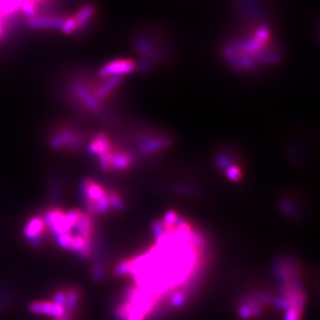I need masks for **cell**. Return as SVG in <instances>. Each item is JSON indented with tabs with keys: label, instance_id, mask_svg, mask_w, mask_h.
<instances>
[{
	"label": "cell",
	"instance_id": "obj_6",
	"mask_svg": "<svg viewBox=\"0 0 320 320\" xmlns=\"http://www.w3.org/2000/svg\"><path fill=\"white\" fill-rule=\"evenodd\" d=\"M72 92L76 99H78L83 104V106H85L87 109H89L91 112H99L101 110L100 102L95 99L92 91H90L87 88V86L83 84L82 82L73 83Z\"/></svg>",
	"mask_w": 320,
	"mask_h": 320
},
{
	"label": "cell",
	"instance_id": "obj_1",
	"mask_svg": "<svg viewBox=\"0 0 320 320\" xmlns=\"http://www.w3.org/2000/svg\"><path fill=\"white\" fill-rule=\"evenodd\" d=\"M154 243L115 269L126 279L118 320H156L184 307L200 287L211 252L204 234L170 211L154 224Z\"/></svg>",
	"mask_w": 320,
	"mask_h": 320
},
{
	"label": "cell",
	"instance_id": "obj_13",
	"mask_svg": "<svg viewBox=\"0 0 320 320\" xmlns=\"http://www.w3.org/2000/svg\"><path fill=\"white\" fill-rule=\"evenodd\" d=\"M171 141L169 139L164 138H151L146 139L140 145V151L143 155H152L158 150L164 149L170 145Z\"/></svg>",
	"mask_w": 320,
	"mask_h": 320
},
{
	"label": "cell",
	"instance_id": "obj_2",
	"mask_svg": "<svg viewBox=\"0 0 320 320\" xmlns=\"http://www.w3.org/2000/svg\"><path fill=\"white\" fill-rule=\"evenodd\" d=\"M274 274L279 283L274 307L283 312V320H303L307 297L298 262L290 257H281L275 264Z\"/></svg>",
	"mask_w": 320,
	"mask_h": 320
},
{
	"label": "cell",
	"instance_id": "obj_5",
	"mask_svg": "<svg viewBox=\"0 0 320 320\" xmlns=\"http://www.w3.org/2000/svg\"><path fill=\"white\" fill-rule=\"evenodd\" d=\"M46 231L47 229L43 219L34 217L27 223L24 229V236L34 247H40L44 242V234Z\"/></svg>",
	"mask_w": 320,
	"mask_h": 320
},
{
	"label": "cell",
	"instance_id": "obj_15",
	"mask_svg": "<svg viewBox=\"0 0 320 320\" xmlns=\"http://www.w3.org/2000/svg\"><path fill=\"white\" fill-rule=\"evenodd\" d=\"M107 195L109 198V202L112 211H121L124 208V202L122 198L119 196V194L113 191H107Z\"/></svg>",
	"mask_w": 320,
	"mask_h": 320
},
{
	"label": "cell",
	"instance_id": "obj_12",
	"mask_svg": "<svg viewBox=\"0 0 320 320\" xmlns=\"http://www.w3.org/2000/svg\"><path fill=\"white\" fill-rule=\"evenodd\" d=\"M120 82H121L120 77L107 78V81H105L103 84L97 86L92 93L97 101L102 102L106 100L107 97L116 89V87L120 84Z\"/></svg>",
	"mask_w": 320,
	"mask_h": 320
},
{
	"label": "cell",
	"instance_id": "obj_19",
	"mask_svg": "<svg viewBox=\"0 0 320 320\" xmlns=\"http://www.w3.org/2000/svg\"><path fill=\"white\" fill-rule=\"evenodd\" d=\"M11 301H12V294L9 290L0 291V313H2L5 310V307H7Z\"/></svg>",
	"mask_w": 320,
	"mask_h": 320
},
{
	"label": "cell",
	"instance_id": "obj_14",
	"mask_svg": "<svg viewBox=\"0 0 320 320\" xmlns=\"http://www.w3.org/2000/svg\"><path fill=\"white\" fill-rule=\"evenodd\" d=\"M95 10L96 8L93 6V5H85V6H83L81 7L78 11L76 15L74 16V19L76 20L77 22V25H78V29L80 28H83V27L88 25V22L89 20L93 17V15L95 13Z\"/></svg>",
	"mask_w": 320,
	"mask_h": 320
},
{
	"label": "cell",
	"instance_id": "obj_16",
	"mask_svg": "<svg viewBox=\"0 0 320 320\" xmlns=\"http://www.w3.org/2000/svg\"><path fill=\"white\" fill-rule=\"evenodd\" d=\"M225 174L229 180H231V182H234V183L240 182V180L242 179V176H243V172H242L240 167L238 165H234V164H231L229 167H227V168L225 169Z\"/></svg>",
	"mask_w": 320,
	"mask_h": 320
},
{
	"label": "cell",
	"instance_id": "obj_18",
	"mask_svg": "<svg viewBox=\"0 0 320 320\" xmlns=\"http://www.w3.org/2000/svg\"><path fill=\"white\" fill-rule=\"evenodd\" d=\"M76 30H78V25H77V22L74 19V17L64 19L62 27H61V31L64 34H71V33L75 32Z\"/></svg>",
	"mask_w": 320,
	"mask_h": 320
},
{
	"label": "cell",
	"instance_id": "obj_8",
	"mask_svg": "<svg viewBox=\"0 0 320 320\" xmlns=\"http://www.w3.org/2000/svg\"><path fill=\"white\" fill-rule=\"evenodd\" d=\"M64 19L53 16L33 17L27 21V25L34 29H61Z\"/></svg>",
	"mask_w": 320,
	"mask_h": 320
},
{
	"label": "cell",
	"instance_id": "obj_9",
	"mask_svg": "<svg viewBox=\"0 0 320 320\" xmlns=\"http://www.w3.org/2000/svg\"><path fill=\"white\" fill-rule=\"evenodd\" d=\"M77 132L72 129H61L54 133L49 139V145L52 149H63L67 148L68 145L72 143L73 139Z\"/></svg>",
	"mask_w": 320,
	"mask_h": 320
},
{
	"label": "cell",
	"instance_id": "obj_17",
	"mask_svg": "<svg viewBox=\"0 0 320 320\" xmlns=\"http://www.w3.org/2000/svg\"><path fill=\"white\" fill-rule=\"evenodd\" d=\"M37 9H38V2H36V1H26V2H22L21 10H23L24 15H25L26 17H28L29 19L35 17Z\"/></svg>",
	"mask_w": 320,
	"mask_h": 320
},
{
	"label": "cell",
	"instance_id": "obj_3",
	"mask_svg": "<svg viewBox=\"0 0 320 320\" xmlns=\"http://www.w3.org/2000/svg\"><path fill=\"white\" fill-rule=\"evenodd\" d=\"M269 307H274V296L267 291H256L243 299L239 304L238 314L245 320H251L261 316Z\"/></svg>",
	"mask_w": 320,
	"mask_h": 320
},
{
	"label": "cell",
	"instance_id": "obj_7",
	"mask_svg": "<svg viewBox=\"0 0 320 320\" xmlns=\"http://www.w3.org/2000/svg\"><path fill=\"white\" fill-rule=\"evenodd\" d=\"M29 309L32 313L49 315V316L54 317V319L61 318V317L74 318L67 314L64 307H62V306H60V305L55 304L53 302H35L30 305Z\"/></svg>",
	"mask_w": 320,
	"mask_h": 320
},
{
	"label": "cell",
	"instance_id": "obj_11",
	"mask_svg": "<svg viewBox=\"0 0 320 320\" xmlns=\"http://www.w3.org/2000/svg\"><path fill=\"white\" fill-rule=\"evenodd\" d=\"M133 164V158L123 151H111L110 154V171H122L130 168ZM109 171V172H110Z\"/></svg>",
	"mask_w": 320,
	"mask_h": 320
},
{
	"label": "cell",
	"instance_id": "obj_4",
	"mask_svg": "<svg viewBox=\"0 0 320 320\" xmlns=\"http://www.w3.org/2000/svg\"><path fill=\"white\" fill-rule=\"evenodd\" d=\"M137 68L135 61L131 59H117L110 61L100 68L99 76L102 78H111V77H120L123 75H128L133 73Z\"/></svg>",
	"mask_w": 320,
	"mask_h": 320
},
{
	"label": "cell",
	"instance_id": "obj_10",
	"mask_svg": "<svg viewBox=\"0 0 320 320\" xmlns=\"http://www.w3.org/2000/svg\"><path fill=\"white\" fill-rule=\"evenodd\" d=\"M111 150H112V145L107 135L104 133L97 134L88 145L89 154L96 156L97 158L108 154Z\"/></svg>",
	"mask_w": 320,
	"mask_h": 320
}]
</instances>
